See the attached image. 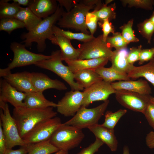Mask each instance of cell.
I'll return each mask as SVG.
<instances>
[{"instance_id": "1", "label": "cell", "mask_w": 154, "mask_h": 154, "mask_svg": "<svg viewBox=\"0 0 154 154\" xmlns=\"http://www.w3.org/2000/svg\"><path fill=\"white\" fill-rule=\"evenodd\" d=\"M64 11L63 7L58 4L54 14L42 19L32 31L22 34L21 38L23 40L21 43H24L26 47H29L31 46L33 42H36L38 51L44 52L46 47V40L54 35L53 27L61 18Z\"/></svg>"}, {"instance_id": "2", "label": "cell", "mask_w": 154, "mask_h": 154, "mask_svg": "<svg viewBox=\"0 0 154 154\" xmlns=\"http://www.w3.org/2000/svg\"><path fill=\"white\" fill-rule=\"evenodd\" d=\"M13 117L17 125L21 137L25 135L40 123L55 117L57 114L49 107L45 108H32L25 106L14 108Z\"/></svg>"}, {"instance_id": "3", "label": "cell", "mask_w": 154, "mask_h": 154, "mask_svg": "<svg viewBox=\"0 0 154 154\" xmlns=\"http://www.w3.org/2000/svg\"><path fill=\"white\" fill-rule=\"evenodd\" d=\"M96 6L87 5L81 0L69 12L64 11L57 23L61 28L70 29L90 35L85 22L86 15L90 11L94 9Z\"/></svg>"}, {"instance_id": "4", "label": "cell", "mask_w": 154, "mask_h": 154, "mask_svg": "<svg viewBox=\"0 0 154 154\" xmlns=\"http://www.w3.org/2000/svg\"><path fill=\"white\" fill-rule=\"evenodd\" d=\"M50 58L36 62L34 65L54 72L66 82L72 90H82L84 88L75 81L74 74L68 66L63 64L60 50L52 51Z\"/></svg>"}, {"instance_id": "5", "label": "cell", "mask_w": 154, "mask_h": 154, "mask_svg": "<svg viewBox=\"0 0 154 154\" xmlns=\"http://www.w3.org/2000/svg\"><path fill=\"white\" fill-rule=\"evenodd\" d=\"M84 136L82 129L63 123L54 132L48 140L60 150L68 151L78 146Z\"/></svg>"}, {"instance_id": "6", "label": "cell", "mask_w": 154, "mask_h": 154, "mask_svg": "<svg viewBox=\"0 0 154 154\" xmlns=\"http://www.w3.org/2000/svg\"><path fill=\"white\" fill-rule=\"evenodd\" d=\"M24 44L17 42H12L10 46L14 54L13 59L8 66L0 69V76L3 77L11 72V70L15 68L34 64L36 62L50 58V55L48 56L32 52L25 48Z\"/></svg>"}, {"instance_id": "7", "label": "cell", "mask_w": 154, "mask_h": 154, "mask_svg": "<svg viewBox=\"0 0 154 154\" xmlns=\"http://www.w3.org/2000/svg\"><path fill=\"white\" fill-rule=\"evenodd\" d=\"M0 121L7 149H12L16 146H22L28 145L20 135L17 125L11 114L7 103L0 101Z\"/></svg>"}, {"instance_id": "8", "label": "cell", "mask_w": 154, "mask_h": 154, "mask_svg": "<svg viewBox=\"0 0 154 154\" xmlns=\"http://www.w3.org/2000/svg\"><path fill=\"white\" fill-rule=\"evenodd\" d=\"M109 103L107 100L99 106L91 108L81 106L72 117L64 123L82 129L98 124Z\"/></svg>"}, {"instance_id": "9", "label": "cell", "mask_w": 154, "mask_h": 154, "mask_svg": "<svg viewBox=\"0 0 154 154\" xmlns=\"http://www.w3.org/2000/svg\"><path fill=\"white\" fill-rule=\"evenodd\" d=\"M78 48L80 51L79 60L107 58L110 60L113 51L108 44L104 40L102 34L83 43Z\"/></svg>"}, {"instance_id": "10", "label": "cell", "mask_w": 154, "mask_h": 154, "mask_svg": "<svg viewBox=\"0 0 154 154\" xmlns=\"http://www.w3.org/2000/svg\"><path fill=\"white\" fill-rule=\"evenodd\" d=\"M62 123L58 117L44 120L36 125L23 139L28 144L48 140Z\"/></svg>"}, {"instance_id": "11", "label": "cell", "mask_w": 154, "mask_h": 154, "mask_svg": "<svg viewBox=\"0 0 154 154\" xmlns=\"http://www.w3.org/2000/svg\"><path fill=\"white\" fill-rule=\"evenodd\" d=\"M117 101L124 107L134 111L144 114L153 97L150 95H144L124 90H116Z\"/></svg>"}, {"instance_id": "12", "label": "cell", "mask_w": 154, "mask_h": 154, "mask_svg": "<svg viewBox=\"0 0 154 154\" xmlns=\"http://www.w3.org/2000/svg\"><path fill=\"white\" fill-rule=\"evenodd\" d=\"M116 91L111 83L103 80L98 82L84 90L82 106L86 107L95 101H104Z\"/></svg>"}, {"instance_id": "13", "label": "cell", "mask_w": 154, "mask_h": 154, "mask_svg": "<svg viewBox=\"0 0 154 154\" xmlns=\"http://www.w3.org/2000/svg\"><path fill=\"white\" fill-rule=\"evenodd\" d=\"M83 92L79 90L67 92L57 104L58 112L65 117L73 116L82 106Z\"/></svg>"}, {"instance_id": "14", "label": "cell", "mask_w": 154, "mask_h": 154, "mask_svg": "<svg viewBox=\"0 0 154 154\" xmlns=\"http://www.w3.org/2000/svg\"><path fill=\"white\" fill-rule=\"evenodd\" d=\"M25 93L18 91L4 79H0V101L8 102L14 108L25 107Z\"/></svg>"}, {"instance_id": "15", "label": "cell", "mask_w": 154, "mask_h": 154, "mask_svg": "<svg viewBox=\"0 0 154 154\" xmlns=\"http://www.w3.org/2000/svg\"><path fill=\"white\" fill-rule=\"evenodd\" d=\"M30 73L27 71L15 73L11 72L2 77L19 92L25 93L37 92L31 82Z\"/></svg>"}, {"instance_id": "16", "label": "cell", "mask_w": 154, "mask_h": 154, "mask_svg": "<svg viewBox=\"0 0 154 154\" xmlns=\"http://www.w3.org/2000/svg\"><path fill=\"white\" fill-rule=\"evenodd\" d=\"M30 77L32 83L37 92H43L49 89H54L59 90H64L67 89L62 82L56 79H52L42 73L31 72Z\"/></svg>"}, {"instance_id": "17", "label": "cell", "mask_w": 154, "mask_h": 154, "mask_svg": "<svg viewBox=\"0 0 154 154\" xmlns=\"http://www.w3.org/2000/svg\"><path fill=\"white\" fill-rule=\"evenodd\" d=\"M48 40L53 44L59 46L63 61L78 59L80 54V50L78 48H75L73 46L71 40L64 36L54 34Z\"/></svg>"}, {"instance_id": "18", "label": "cell", "mask_w": 154, "mask_h": 154, "mask_svg": "<svg viewBox=\"0 0 154 154\" xmlns=\"http://www.w3.org/2000/svg\"><path fill=\"white\" fill-rule=\"evenodd\" d=\"M115 90H124L144 95H150L151 89L148 82L143 79L121 80L111 83Z\"/></svg>"}, {"instance_id": "19", "label": "cell", "mask_w": 154, "mask_h": 154, "mask_svg": "<svg viewBox=\"0 0 154 154\" xmlns=\"http://www.w3.org/2000/svg\"><path fill=\"white\" fill-rule=\"evenodd\" d=\"M97 138L106 144L111 151L114 152L117 149L118 141L114 129L108 128L98 124L88 128Z\"/></svg>"}, {"instance_id": "20", "label": "cell", "mask_w": 154, "mask_h": 154, "mask_svg": "<svg viewBox=\"0 0 154 154\" xmlns=\"http://www.w3.org/2000/svg\"><path fill=\"white\" fill-rule=\"evenodd\" d=\"M109 60L107 58L84 60L77 59L64 61L73 73L81 70L91 69L96 70L106 65Z\"/></svg>"}, {"instance_id": "21", "label": "cell", "mask_w": 154, "mask_h": 154, "mask_svg": "<svg viewBox=\"0 0 154 154\" xmlns=\"http://www.w3.org/2000/svg\"><path fill=\"white\" fill-rule=\"evenodd\" d=\"M57 2L55 0H32L28 7L38 17L43 19L56 11L58 5Z\"/></svg>"}, {"instance_id": "22", "label": "cell", "mask_w": 154, "mask_h": 154, "mask_svg": "<svg viewBox=\"0 0 154 154\" xmlns=\"http://www.w3.org/2000/svg\"><path fill=\"white\" fill-rule=\"evenodd\" d=\"M129 52L127 48L113 51L110 60L112 63L111 66L119 72L127 74L134 66L127 61Z\"/></svg>"}, {"instance_id": "23", "label": "cell", "mask_w": 154, "mask_h": 154, "mask_svg": "<svg viewBox=\"0 0 154 154\" xmlns=\"http://www.w3.org/2000/svg\"><path fill=\"white\" fill-rule=\"evenodd\" d=\"M24 100L25 106L32 108H45L49 107L56 108L57 105L46 99L42 92H33L26 93Z\"/></svg>"}, {"instance_id": "24", "label": "cell", "mask_w": 154, "mask_h": 154, "mask_svg": "<svg viewBox=\"0 0 154 154\" xmlns=\"http://www.w3.org/2000/svg\"><path fill=\"white\" fill-rule=\"evenodd\" d=\"M127 75L131 79L144 78L154 87V58L145 64L138 66H134Z\"/></svg>"}, {"instance_id": "25", "label": "cell", "mask_w": 154, "mask_h": 154, "mask_svg": "<svg viewBox=\"0 0 154 154\" xmlns=\"http://www.w3.org/2000/svg\"><path fill=\"white\" fill-rule=\"evenodd\" d=\"M14 18L23 22L28 31L33 29L42 19L36 15L28 7H21Z\"/></svg>"}, {"instance_id": "26", "label": "cell", "mask_w": 154, "mask_h": 154, "mask_svg": "<svg viewBox=\"0 0 154 154\" xmlns=\"http://www.w3.org/2000/svg\"><path fill=\"white\" fill-rule=\"evenodd\" d=\"M74 74V80L84 89L98 82L103 80L95 70H83Z\"/></svg>"}, {"instance_id": "27", "label": "cell", "mask_w": 154, "mask_h": 154, "mask_svg": "<svg viewBox=\"0 0 154 154\" xmlns=\"http://www.w3.org/2000/svg\"><path fill=\"white\" fill-rule=\"evenodd\" d=\"M103 80L111 83L116 80H129L131 78L127 74L116 70L112 66L109 68L102 67L95 70Z\"/></svg>"}, {"instance_id": "28", "label": "cell", "mask_w": 154, "mask_h": 154, "mask_svg": "<svg viewBox=\"0 0 154 154\" xmlns=\"http://www.w3.org/2000/svg\"><path fill=\"white\" fill-rule=\"evenodd\" d=\"M60 150L52 144L49 140L29 144L27 154H51Z\"/></svg>"}, {"instance_id": "29", "label": "cell", "mask_w": 154, "mask_h": 154, "mask_svg": "<svg viewBox=\"0 0 154 154\" xmlns=\"http://www.w3.org/2000/svg\"><path fill=\"white\" fill-rule=\"evenodd\" d=\"M54 35H56L64 36L71 40H76L85 42L94 38L93 35H88L83 33H74L68 30L65 31L55 25L53 27Z\"/></svg>"}, {"instance_id": "30", "label": "cell", "mask_w": 154, "mask_h": 154, "mask_svg": "<svg viewBox=\"0 0 154 154\" xmlns=\"http://www.w3.org/2000/svg\"><path fill=\"white\" fill-rule=\"evenodd\" d=\"M9 0L0 1V19L14 18L20 11L21 7L18 4L10 3Z\"/></svg>"}, {"instance_id": "31", "label": "cell", "mask_w": 154, "mask_h": 154, "mask_svg": "<svg viewBox=\"0 0 154 154\" xmlns=\"http://www.w3.org/2000/svg\"><path fill=\"white\" fill-rule=\"evenodd\" d=\"M127 112L125 109H120L114 112L107 111L105 115L104 121L101 125L108 128L114 129L119 119Z\"/></svg>"}, {"instance_id": "32", "label": "cell", "mask_w": 154, "mask_h": 154, "mask_svg": "<svg viewBox=\"0 0 154 154\" xmlns=\"http://www.w3.org/2000/svg\"><path fill=\"white\" fill-rule=\"evenodd\" d=\"M116 4L114 3L108 6L103 4L102 7L98 10H93L98 17V23H101L107 19L110 21L115 19L116 17Z\"/></svg>"}, {"instance_id": "33", "label": "cell", "mask_w": 154, "mask_h": 154, "mask_svg": "<svg viewBox=\"0 0 154 154\" xmlns=\"http://www.w3.org/2000/svg\"><path fill=\"white\" fill-rule=\"evenodd\" d=\"M25 27L24 24L15 18L0 19V31H4L10 34L14 30Z\"/></svg>"}, {"instance_id": "34", "label": "cell", "mask_w": 154, "mask_h": 154, "mask_svg": "<svg viewBox=\"0 0 154 154\" xmlns=\"http://www.w3.org/2000/svg\"><path fill=\"white\" fill-rule=\"evenodd\" d=\"M138 31L142 37L151 44L152 35L154 33V25L149 19H146L137 25Z\"/></svg>"}, {"instance_id": "35", "label": "cell", "mask_w": 154, "mask_h": 154, "mask_svg": "<svg viewBox=\"0 0 154 154\" xmlns=\"http://www.w3.org/2000/svg\"><path fill=\"white\" fill-rule=\"evenodd\" d=\"M133 24V19H132L119 27L123 37L128 44L131 42H137L139 41L134 33L132 28Z\"/></svg>"}, {"instance_id": "36", "label": "cell", "mask_w": 154, "mask_h": 154, "mask_svg": "<svg viewBox=\"0 0 154 154\" xmlns=\"http://www.w3.org/2000/svg\"><path fill=\"white\" fill-rule=\"evenodd\" d=\"M123 6L127 5L129 7H134L148 10H151L154 6L153 0H121Z\"/></svg>"}, {"instance_id": "37", "label": "cell", "mask_w": 154, "mask_h": 154, "mask_svg": "<svg viewBox=\"0 0 154 154\" xmlns=\"http://www.w3.org/2000/svg\"><path fill=\"white\" fill-rule=\"evenodd\" d=\"M106 42L111 47L114 48L116 50L127 48L128 44L119 32H115L112 36L108 37Z\"/></svg>"}, {"instance_id": "38", "label": "cell", "mask_w": 154, "mask_h": 154, "mask_svg": "<svg viewBox=\"0 0 154 154\" xmlns=\"http://www.w3.org/2000/svg\"><path fill=\"white\" fill-rule=\"evenodd\" d=\"M98 22V17L93 11L88 13L85 19L86 24L91 35H93L96 31Z\"/></svg>"}, {"instance_id": "39", "label": "cell", "mask_w": 154, "mask_h": 154, "mask_svg": "<svg viewBox=\"0 0 154 154\" xmlns=\"http://www.w3.org/2000/svg\"><path fill=\"white\" fill-rule=\"evenodd\" d=\"M104 144L100 139L96 138L94 142L88 146L83 149L76 154H94Z\"/></svg>"}, {"instance_id": "40", "label": "cell", "mask_w": 154, "mask_h": 154, "mask_svg": "<svg viewBox=\"0 0 154 154\" xmlns=\"http://www.w3.org/2000/svg\"><path fill=\"white\" fill-rule=\"evenodd\" d=\"M108 19L104 20L101 23H98L99 26L102 28L103 34V38L104 40L106 42L108 37V35L110 33L112 34L115 33L114 28Z\"/></svg>"}, {"instance_id": "41", "label": "cell", "mask_w": 154, "mask_h": 154, "mask_svg": "<svg viewBox=\"0 0 154 154\" xmlns=\"http://www.w3.org/2000/svg\"><path fill=\"white\" fill-rule=\"evenodd\" d=\"M142 49L141 45L130 49L127 57V61L129 64H133L135 62L139 60L140 54Z\"/></svg>"}, {"instance_id": "42", "label": "cell", "mask_w": 154, "mask_h": 154, "mask_svg": "<svg viewBox=\"0 0 154 154\" xmlns=\"http://www.w3.org/2000/svg\"><path fill=\"white\" fill-rule=\"evenodd\" d=\"M154 56V47L150 48L142 49L139 55V64H142L145 62L149 61Z\"/></svg>"}, {"instance_id": "43", "label": "cell", "mask_w": 154, "mask_h": 154, "mask_svg": "<svg viewBox=\"0 0 154 154\" xmlns=\"http://www.w3.org/2000/svg\"><path fill=\"white\" fill-rule=\"evenodd\" d=\"M143 114L149 124L154 129V106L151 102L147 107Z\"/></svg>"}, {"instance_id": "44", "label": "cell", "mask_w": 154, "mask_h": 154, "mask_svg": "<svg viewBox=\"0 0 154 154\" xmlns=\"http://www.w3.org/2000/svg\"><path fill=\"white\" fill-rule=\"evenodd\" d=\"M56 1L59 3L60 6L62 7H64L66 12L70 11L74 5L80 0H58Z\"/></svg>"}, {"instance_id": "45", "label": "cell", "mask_w": 154, "mask_h": 154, "mask_svg": "<svg viewBox=\"0 0 154 154\" xmlns=\"http://www.w3.org/2000/svg\"><path fill=\"white\" fill-rule=\"evenodd\" d=\"M29 144L26 145L21 146L17 149H7L5 154H27L29 150Z\"/></svg>"}, {"instance_id": "46", "label": "cell", "mask_w": 154, "mask_h": 154, "mask_svg": "<svg viewBox=\"0 0 154 154\" xmlns=\"http://www.w3.org/2000/svg\"><path fill=\"white\" fill-rule=\"evenodd\" d=\"M7 149L6 141L0 121V154H5Z\"/></svg>"}, {"instance_id": "47", "label": "cell", "mask_w": 154, "mask_h": 154, "mask_svg": "<svg viewBox=\"0 0 154 154\" xmlns=\"http://www.w3.org/2000/svg\"><path fill=\"white\" fill-rule=\"evenodd\" d=\"M145 142L147 146L150 149L154 148V131H151L146 135Z\"/></svg>"}, {"instance_id": "48", "label": "cell", "mask_w": 154, "mask_h": 154, "mask_svg": "<svg viewBox=\"0 0 154 154\" xmlns=\"http://www.w3.org/2000/svg\"><path fill=\"white\" fill-rule=\"evenodd\" d=\"M12 1L13 2L18 4L20 6L22 5L28 7L32 0H13Z\"/></svg>"}, {"instance_id": "49", "label": "cell", "mask_w": 154, "mask_h": 154, "mask_svg": "<svg viewBox=\"0 0 154 154\" xmlns=\"http://www.w3.org/2000/svg\"><path fill=\"white\" fill-rule=\"evenodd\" d=\"M123 154H130L129 149L127 146H124L123 149Z\"/></svg>"}, {"instance_id": "50", "label": "cell", "mask_w": 154, "mask_h": 154, "mask_svg": "<svg viewBox=\"0 0 154 154\" xmlns=\"http://www.w3.org/2000/svg\"><path fill=\"white\" fill-rule=\"evenodd\" d=\"M68 151L63 150H60L54 154H68Z\"/></svg>"}, {"instance_id": "51", "label": "cell", "mask_w": 154, "mask_h": 154, "mask_svg": "<svg viewBox=\"0 0 154 154\" xmlns=\"http://www.w3.org/2000/svg\"><path fill=\"white\" fill-rule=\"evenodd\" d=\"M149 19L154 25V11L153 12Z\"/></svg>"}, {"instance_id": "52", "label": "cell", "mask_w": 154, "mask_h": 154, "mask_svg": "<svg viewBox=\"0 0 154 154\" xmlns=\"http://www.w3.org/2000/svg\"><path fill=\"white\" fill-rule=\"evenodd\" d=\"M113 1V0H106L105 1V3L104 4L105 5H107L108 4L111 3Z\"/></svg>"}, {"instance_id": "53", "label": "cell", "mask_w": 154, "mask_h": 154, "mask_svg": "<svg viewBox=\"0 0 154 154\" xmlns=\"http://www.w3.org/2000/svg\"><path fill=\"white\" fill-rule=\"evenodd\" d=\"M151 103H152L154 106V97H153L151 100Z\"/></svg>"}, {"instance_id": "54", "label": "cell", "mask_w": 154, "mask_h": 154, "mask_svg": "<svg viewBox=\"0 0 154 154\" xmlns=\"http://www.w3.org/2000/svg\"><path fill=\"white\" fill-rule=\"evenodd\" d=\"M153 58H154V56Z\"/></svg>"}]
</instances>
